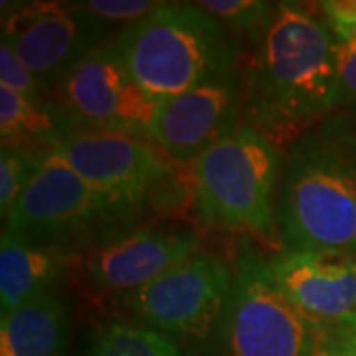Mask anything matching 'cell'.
<instances>
[{
    "label": "cell",
    "mask_w": 356,
    "mask_h": 356,
    "mask_svg": "<svg viewBox=\"0 0 356 356\" xmlns=\"http://www.w3.org/2000/svg\"><path fill=\"white\" fill-rule=\"evenodd\" d=\"M238 77L248 125L267 139L297 140L339 107V42L315 10L277 2Z\"/></svg>",
    "instance_id": "obj_1"
},
{
    "label": "cell",
    "mask_w": 356,
    "mask_h": 356,
    "mask_svg": "<svg viewBox=\"0 0 356 356\" xmlns=\"http://www.w3.org/2000/svg\"><path fill=\"white\" fill-rule=\"evenodd\" d=\"M275 224L289 252L356 255V135L343 117L291 143L280 168Z\"/></svg>",
    "instance_id": "obj_2"
},
{
    "label": "cell",
    "mask_w": 356,
    "mask_h": 356,
    "mask_svg": "<svg viewBox=\"0 0 356 356\" xmlns=\"http://www.w3.org/2000/svg\"><path fill=\"white\" fill-rule=\"evenodd\" d=\"M115 50L140 89L161 102L236 74L238 48L228 30L198 4L163 2L123 28Z\"/></svg>",
    "instance_id": "obj_3"
},
{
    "label": "cell",
    "mask_w": 356,
    "mask_h": 356,
    "mask_svg": "<svg viewBox=\"0 0 356 356\" xmlns=\"http://www.w3.org/2000/svg\"><path fill=\"white\" fill-rule=\"evenodd\" d=\"M280 168L275 143L257 129L238 125L194 161L200 216L220 228L273 236Z\"/></svg>",
    "instance_id": "obj_4"
},
{
    "label": "cell",
    "mask_w": 356,
    "mask_h": 356,
    "mask_svg": "<svg viewBox=\"0 0 356 356\" xmlns=\"http://www.w3.org/2000/svg\"><path fill=\"white\" fill-rule=\"evenodd\" d=\"M218 339L226 356H317V329L271 275L266 257L242 248Z\"/></svg>",
    "instance_id": "obj_5"
},
{
    "label": "cell",
    "mask_w": 356,
    "mask_h": 356,
    "mask_svg": "<svg viewBox=\"0 0 356 356\" xmlns=\"http://www.w3.org/2000/svg\"><path fill=\"white\" fill-rule=\"evenodd\" d=\"M234 281V267L214 254H194L149 285L125 295L140 325L168 337L208 341L218 337Z\"/></svg>",
    "instance_id": "obj_6"
},
{
    "label": "cell",
    "mask_w": 356,
    "mask_h": 356,
    "mask_svg": "<svg viewBox=\"0 0 356 356\" xmlns=\"http://www.w3.org/2000/svg\"><path fill=\"white\" fill-rule=\"evenodd\" d=\"M51 151L105 198L117 218L135 212L172 180L149 140L133 135L81 129L56 143Z\"/></svg>",
    "instance_id": "obj_7"
},
{
    "label": "cell",
    "mask_w": 356,
    "mask_h": 356,
    "mask_svg": "<svg viewBox=\"0 0 356 356\" xmlns=\"http://www.w3.org/2000/svg\"><path fill=\"white\" fill-rule=\"evenodd\" d=\"M117 214L56 151H48L36 175L14 204L6 228L44 245L88 238Z\"/></svg>",
    "instance_id": "obj_8"
},
{
    "label": "cell",
    "mask_w": 356,
    "mask_h": 356,
    "mask_svg": "<svg viewBox=\"0 0 356 356\" xmlns=\"http://www.w3.org/2000/svg\"><path fill=\"white\" fill-rule=\"evenodd\" d=\"M109 24L86 2H24L2 16V44L30 70L38 83H56L72 65L102 46Z\"/></svg>",
    "instance_id": "obj_9"
},
{
    "label": "cell",
    "mask_w": 356,
    "mask_h": 356,
    "mask_svg": "<svg viewBox=\"0 0 356 356\" xmlns=\"http://www.w3.org/2000/svg\"><path fill=\"white\" fill-rule=\"evenodd\" d=\"M67 119L86 131H107L145 139L156 102L151 99L115 50L102 44L58 81Z\"/></svg>",
    "instance_id": "obj_10"
},
{
    "label": "cell",
    "mask_w": 356,
    "mask_h": 356,
    "mask_svg": "<svg viewBox=\"0 0 356 356\" xmlns=\"http://www.w3.org/2000/svg\"><path fill=\"white\" fill-rule=\"evenodd\" d=\"M242 88L238 72L156 102L145 139L175 161L198 159L238 127Z\"/></svg>",
    "instance_id": "obj_11"
},
{
    "label": "cell",
    "mask_w": 356,
    "mask_h": 356,
    "mask_svg": "<svg viewBox=\"0 0 356 356\" xmlns=\"http://www.w3.org/2000/svg\"><path fill=\"white\" fill-rule=\"evenodd\" d=\"M198 236L186 229H133L93 243L81 255L79 266L97 291L129 295L198 254Z\"/></svg>",
    "instance_id": "obj_12"
},
{
    "label": "cell",
    "mask_w": 356,
    "mask_h": 356,
    "mask_svg": "<svg viewBox=\"0 0 356 356\" xmlns=\"http://www.w3.org/2000/svg\"><path fill=\"white\" fill-rule=\"evenodd\" d=\"M269 267L285 297L313 325L356 311V255L287 252Z\"/></svg>",
    "instance_id": "obj_13"
},
{
    "label": "cell",
    "mask_w": 356,
    "mask_h": 356,
    "mask_svg": "<svg viewBox=\"0 0 356 356\" xmlns=\"http://www.w3.org/2000/svg\"><path fill=\"white\" fill-rule=\"evenodd\" d=\"M62 269L64 255L58 248L30 242L4 229L0 240V313L8 315L51 293Z\"/></svg>",
    "instance_id": "obj_14"
},
{
    "label": "cell",
    "mask_w": 356,
    "mask_h": 356,
    "mask_svg": "<svg viewBox=\"0 0 356 356\" xmlns=\"http://www.w3.org/2000/svg\"><path fill=\"white\" fill-rule=\"evenodd\" d=\"M67 309L51 291L0 318V356H64Z\"/></svg>",
    "instance_id": "obj_15"
},
{
    "label": "cell",
    "mask_w": 356,
    "mask_h": 356,
    "mask_svg": "<svg viewBox=\"0 0 356 356\" xmlns=\"http://www.w3.org/2000/svg\"><path fill=\"white\" fill-rule=\"evenodd\" d=\"M76 125L60 109L0 86V139L2 147H32L46 145L51 149L67 137Z\"/></svg>",
    "instance_id": "obj_16"
},
{
    "label": "cell",
    "mask_w": 356,
    "mask_h": 356,
    "mask_svg": "<svg viewBox=\"0 0 356 356\" xmlns=\"http://www.w3.org/2000/svg\"><path fill=\"white\" fill-rule=\"evenodd\" d=\"M88 356H186L178 343L165 332L140 323L113 318L93 334Z\"/></svg>",
    "instance_id": "obj_17"
},
{
    "label": "cell",
    "mask_w": 356,
    "mask_h": 356,
    "mask_svg": "<svg viewBox=\"0 0 356 356\" xmlns=\"http://www.w3.org/2000/svg\"><path fill=\"white\" fill-rule=\"evenodd\" d=\"M196 4L216 18L229 34L242 36L250 44L269 26L277 8L273 2L259 0H202Z\"/></svg>",
    "instance_id": "obj_18"
},
{
    "label": "cell",
    "mask_w": 356,
    "mask_h": 356,
    "mask_svg": "<svg viewBox=\"0 0 356 356\" xmlns=\"http://www.w3.org/2000/svg\"><path fill=\"white\" fill-rule=\"evenodd\" d=\"M50 151V149H48ZM48 151L32 147H2L0 153V212L8 218Z\"/></svg>",
    "instance_id": "obj_19"
},
{
    "label": "cell",
    "mask_w": 356,
    "mask_h": 356,
    "mask_svg": "<svg viewBox=\"0 0 356 356\" xmlns=\"http://www.w3.org/2000/svg\"><path fill=\"white\" fill-rule=\"evenodd\" d=\"M317 329V356H356V311Z\"/></svg>",
    "instance_id": "obj_20"
},
{
    "label": "cell",
    "mask_w": 356,
    "mask_h": 356,
    "mask_svg": "<svg viewBox=\"0 0 356 356\" xmlns=\"http://www.w3.org/2000/svg\"><path fill=\"white\" fill-rule=\"evenodd\" d=\"M163 2L149 0H88L86 6L105 24H123L125 28L137 24L143 18L154 13Z\"/></svg>",
    "instance_id": "obj_21"
},
{
    "label": "cell",
    "mask_w": 356,
    "mask_h": 356,
    "mask_svg": "<svg viewBox=\"0 0 356 356\" xmlns=\"http://www.w3.org/2000/svg\"><path fill=\"white\" fill-rule=\"evenodd\" d=\"M318 16L341 44H356V0H325L317 4Z\"/></svg>",
    "instance_id": "obj_22"
},
{
    "label": "cell",
    "mask_w": 356,
    "mask_h": 356,
    "mask_svg": "<svg viewBox=\"0 0 356 356\" xmlns=\"http://www.w3.org/2000/svg\"><path fill=\"white\" fill-rule=\"evenodd\" d=\"M0 86L28 97H40V83L6 44L0 42Z\"/></svg>",
    "instance_id": "obj_23"
},
{
    "label": "cell",
    "mask_w": 356,
    "mask_h": 356,
    "mask_svg": "<svg viewBox=\"0 0 356 356\" xmlns=\"http://www.w3.org/2000/svg\"><path fill=\"white\" fill-rule=\"evenodd\" d=\"M339 107L356 119V44L339 42Z\"/></svg>",
    "instance_id": "obj_24"
}]
</instances>
